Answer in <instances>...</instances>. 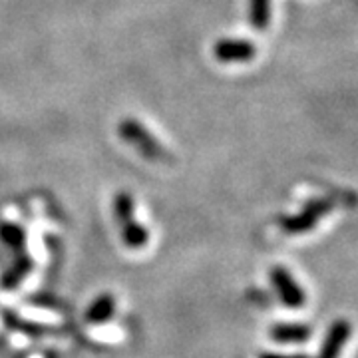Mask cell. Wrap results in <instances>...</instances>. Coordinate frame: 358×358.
<instances>
[{
	"mask_svg": "<svg viewBox=\"0 0 358 358\" xmlns=\"http://www.w3.org/2000/svg\"><path fill=\"white\" fill-rule=\"evenodd\" d=\"M115 313V299L112 294H100L86 310V320L88 322H106L108 319H112V315Z\"/></svg>",
	"mask_w": 358,
	"mask_h": 358,
	"instance_id": "7",
	"label": "cell"
},
{
	"mask_svg": "<svg viewBox=\"0 0 358 358\" xmlns=\"http://www.w3.org/2000/svg\"><path fill=\"white\" fill-rule=\"evenodd\" d=\"M271 338L277 343H305L310 338V329L305 324H275Z\"/></svg>",
	"mask_w": 358,
	"mask_h": 358,
	"instance_id": "6",
	"label": "cell"
},
{
	"mask_svg": "<svg viewBox=\"0 0 358 358\" xmlns=\"http://www.w3.org/2000/svg\"><path fill=\"white\" fill-rule=\"evenodd\" d=\"M213 54L219 62L229 64V62H247L253 60L257 54V46L251 40H235L225 38L219 40L213 46Z\"/></svg>",
	"mask_w": 358,
	"mask_h": 358,
	"instance_id": "4",
	"label": "cell"
},
{
	"mask_svg": "<svg viewBox=\"0 0 358 358\" xmlns=\"http://www.w3.org/2000/svg\"><path fill=\"white\" fill-rule=\"evenodd\" d=\"M261 358H308L305 355H263Z\"/></svg>",
	"mask_w": 358,
	"mask_h": 358,
	"instance_id": "13",
	"label": "cell"
},
{
	"mask_svg": "<svg viewBox=\"0 0 358 358\" xmlns=\"http://www.w3.org/2000/svg\"><path fill=\"white\" fill-rule=\"evenodd\" d=\"M249 20L257 30H265L271 20V0H251Z\"/></svg>",
	"mask_w": 358,
	"mask_h": 358,
	"instance_id": "10",
	"label": "cell"
},
{
	"mask_svg": "<svg viewBox=\"0 0 358 358\" xmlns=\"http://www.w3.org/2000/svg\"><path fill=\"white\" fill-rule=\"evenodd\" d=\"M350 333H352V327H350V322H348V320L345 319L334 320L333 327L329 329V334H327L324 343H322L319 358L341 357V350L345 348L346 341L350 338Z\"/></svg>",
	"mask_w": 358,
	"mask_h": 358,
	"instance_id": "5",
	"label": "cell"
},
{
	"mask_svg": "<svg viewBox=\"0 0 358 358\" xmlns=\"http://www.w3.org/2000/svg\"><path fill=\"white\" fill-rule=\"evenodd\" d=\"M122 235H124V243L128 245L129 249H141L150 241L148 229L143 225H140L136 219H131V221L122 225Z\"/></svg>",
	"mask_w": 358,
	"mask_h": 358,
	"instance_id": "8",
	"label": "cell"
},
{
	"mask_svg": "<svg viewBox=\"0 0 358 358\" xmlns=\"http://www.w3.org/2000/svg\"><path fill=\"white\" fill-rule=\"evenodd\" d=\"M117 131H120V136L128 141L129 145H134L145 159H150V162H169V157H171L169 152L157 141V138H154L148 129L141 126L140 122H136V120H126V122L120 124Z\"/></svg>",
	"mask_w": 358,
	"mask_h": 358,
	"instance_id": "1",
	"label": "cell"
},
{
	"mask_svg": "<svg viewBox=\"0 0 358 358\" xmlns=\"http://www.w3.org/2000/svg\"><path fill=\"white\" fill-rule=\"evenodd\" d=\"M333 209V201L329 199H317L305 205V209L299 215H291V217H282L281 225L282 229L289 233H305V231L313 229L317 225L322 215H327Z\"/></svg>",
	"mask_w": 358,
	"mask_h": 358,
	"instance_id": "3",
	"label": "cell"
},
{
	"mask_svg": "<svg viewBox=\"0 0 358 358\" xmlns=\"http://www.w3.org/2000/svg\"><path fill=\"white\" fill-rule=\"evenodd\" d=\"M134 209H136V205H134V197H131L128 192H122L115 195L114 213L120 225H124V223H128V221L134 219Z\"/></svg>",
	"mask_w": 358,
	"mask_h": 358,
	"instance_id": "9",
	"label": "cell"
},
{
	"mask_svg": "<svg viewBox=\"0 0 358 358\" xmlns=\"http://www.w3.org/2000/svg\"><path fill=\"white\" fill-rule=\"evenodd\" d=\"M271 281L275 285L277 293L281 296V301L289 308H301L307 303V294L301 289V285L294 281L291 271L282 265L271 268Z\"/></svg>",
	"mask_w": 358,
	"mask_h": 358,
	"instance_id": "2",
	"label": "cell"
},
{
	"mask_svg": "<svg viewBox=\"0 0 358 358\" xmlns=\"http://www.w3.org/2000/svg\"><path fill=\"white\" fill-rule=\"evenodd\" d=\"M30 267H32V263H30L26 257H22V259L14 265L13 271L6 273V277L2 279V287H4V289H14L18 282L24 279V275L30 271Z\"/></svg>",
	"mask_w": 358,
	"mask_h": 358,
	"instance_id": "12",
	"label": "cell"
},
{
	"mask_svg": "<svg viewBox=\"0 0 358 358\" xmlns=\"http://www.w3.org/2000/svg\"><path fill=\"white\" fill-rule=\"evenodd\" d=\"M0 239L6 245L14 247V249H20V247H24L26 243V233L24 229L18 227V225L2 221V223H0Z\"/></svg>",
	"mask_w": 358,
	"mask_h": 358,
	"instance_id": "11",
	"label": "cell"
}]
</instances>
